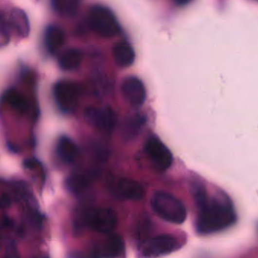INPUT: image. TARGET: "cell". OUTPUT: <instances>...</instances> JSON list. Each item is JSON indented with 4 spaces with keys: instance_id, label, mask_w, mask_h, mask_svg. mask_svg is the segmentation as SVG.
Instances as JSON below:
<instances>
[{
    "instance_id": "9a60e30c",
    "label": "cell",
    "mask_w": 258,
    "mask_h": 258,
    "mask_svg": "<svg viewBox=\"0 0 258 258\" xmlns=\"http://www.w3.org/2000/svg\"><path fill=\"white\" fill-rule=\"evenodd\" d=\"M83 61V53L77 49H70L64 52L58 59L60 67L65 71H73L80 66Z\"/></svg>"
},
{
    "instance_id": "7a4b0ae2",
    "label": "cell",
    "mask_w": 258,
    "mask_h": 258,
    "mask_svg": "<svg viewBox=\"0 0 258 258\" xmlns=\"http://www.w3.org/2000/svg\"><path fill=\"white\" fill-rule=\"evenodd\" d=\"M153 211L160 218L173 224H182L187 218V210L180 199L166 192H157L151 199Z\"/></svg>"
},
{
    "instance_id": "44dd1931",
    "label": "cell",
    "mask_w": 258,
    "mask_h": 258,
    "mask_svg": "<svg viewBox=\"0 0 258 258\" xmlns=\"http://www.w3.org/2000/svg\"><path fill=\"white\" fill-rule=\"evenodd\" d=\"M191 0H174V2L178 5H185V4L189 3Z\"/></svg>"
},
{
    "instance_id": "6da1fadb",
    "label": "cell",
    "mask_w": 258,
    "mask_h": 258,
    "mask_svg": "<svg viewBox=\"0 0 258 258\" xmlns=\"http://www.w3.org/2000/svg\"><path fill=\"white\" fill-rule=\"evenodd\" d=\"M195 199L198 207L196 228L199 233H218L236 222V211L228 198L209 195L203 187L197 186Z\"/></svg>"
},
{
    "instance_id": "ac0fdd59",
    "label": "cell",
    "mask_w": 258,
    "mask_h": 258,
    "mask_svg": "<svg viewBox=\"0 0 258 258\" xmlns=\"http://www.w3.org/2000/svg\"><path fill=\"white\" fill-rule=\"evenodd\" d=\"M90 178L85 174H74L67 180L68 189L74 193H80L85 190L90 185Z\"/></svg>"
},
{
    "instance_id": "4fadbf2b",
    "label": "cell",
    "mask_w": 258,
    "mask_h": 258,
    "mask_svg": "<svg viewBox=\"0 0 258 258\" xmlns=\"http://www.w3.org/2000/svg\"><path fill=\"white\" fill-rule=\"evenodd\" d=\"M113 55L117 65L121 68H128L134 62V50L128 43H117L113 50Z\"/></svg>"
},
{
    "instance_id": "2e32d148",
    "label": "cell",
    "mask_w": 258,
    "mask_h": 258,
    "mask_svg": "<svg viewBox=\"0 0 258 258\" xmlns=\"http://www.w3.org/2000/svg\"><path fill=\"white\" fill-rule=\"evenodd\" d=\"M4 101L18 112L24 113L28 109L27 99L16 90H8L4 95Z\"/></svg>"
},
{
    "instance_id": "5bb4252c",
    "label": "cell",
    "mask_w": 258,
    "mask_h": 258,
    "mask_svg": "<svg viewBox=\"0 0 258 258\" xmlns=\"http://www.w3.org/2000/svg\"><path fill=\"white\" fill-rule=\"evenodd\" d=\"M45 42L50 53H56L65 44V34L63 30L57 26L49 27L45 35Z\"/></svg>"
},
{
    "instance_id": "ba28073f",
    "label": "cell",
    "mask_w": 258,
    "mask_h": 258,
    "mask_svg": "<svg viewBox=\"0 0 258 258\" xmlns=\"http://www.w3.org/2000/svg\"><path fill=\"white\" fill-rule=\"evenodd\" d=\"M85 117L89 124L103 132L112 131L115 125V114L110 108H88Z\"/></svg>"
},
{
    "instance_id": "8fae6325",
    "label": "cell",
    "mask_w": 258,
    "mask_h": 258,
    "mask_svg": "<svg viewBox=\"0 0 258 258\" xmlns=\"http://www.w3.org/2000/svg\"><path fill=\"white\" fill-rule=\"evenodd\" d=\"M124 249V241L121 236L117 235H111L106 239V241L101 244L95 250V257L104 258H114L118 257L123 253Z\"/></svg>"
},
{
    "instance_id": "d6986e66",
    "label": "cell",
    "mask_w": 258,
    "mask_h": 258,
    "mask_svg": "<svg viewBox=\"0 0 258 258\" xmlns=\"http://www.w3.org/2000/svg\"><path fill=\"white\" fill-rule=\"evenodd\" d=\"M12 19L15 23V26L17 28L18 31L23 34H28L29 31V24L27 21V18H26L24 12H20L19 10L16 11L12 14Z\"/></svg>"
},
{
    "instance_id": "e0dca14e",
    "label": "cell",
    "mask_w": 258,
    "mask_h": 258,
    "mask_svg": "<svg viewBox=\"0 0 258 258\" xmlns=\"http://www.w3.org/2000/svg\"><path fill=\"white\" fill-rule=\"evenodd\" d=\"M80 3L81 0H53L55 10L65 16H74Z\"/></svg>"
},
{
    "instance_id": "9c48e42d",
    "label": "cell",
    "mask_w": 258,
    "mask_h": 258,
    "mask_svg": "<svg viewBox=\"0 0 258 258\" xmlns=\"http://www.w3.org/2000/svg\"><path fill=\"white\" fill-rule=\"evenodd\" d=\"M121 92L124 99L132 106H140L146 100L144 84L136 76H128L123 81Z\"/></svg>"
},
{
    "instance_id": "7c38bea8",
    "label": "cell",
    "mask_w": 258,
    "mask_h": 258,
    "mask_svg": "<svg viewBox=\"0 0 258 258\" xmlns=\"http://www.w3.org/2000/svg\"><path fill=\"white\" fill-rule=\"evenodd\" d=\"M56 151L60 159L66 164L74 163L78 156L77 146L68 136L60 138L57 144Z\"/></svg>"
},
{
    "instance_id": "5b68a950",
    "label": "cell",
    "mask_w": 258,
    "mask_h": 258,
    "mask_svg": "<svg viewBox=\"0 0 258 258\" xmlns=\"http://www.w3.org/2000/svg\"><path fill=\"white\" fill-rule=\"evenodd\" d=\"M54 95L59 109L63 112L72 113L78 106L80 89L74 82L63 80L55 87Z\"/></svg>"
},
{
    "instance_id": "ffe728a7",
    "label": "cell",
    "mask_w": 258,
    "mask_h": 258,
    "mask_svg": "<svg viewBox=\"0 0 258 258\" xmlns=\"http://www.w3.org/2000/svg\"><path fill=\"white\" fill-rule=\"evenodd\" d=\"M12 203V199L10 196L7 193H3L1 198V207L2 208H6V207H9Z\"/></svg>"
},
{
    "instance_id": "277c9868",
    "label": "cell",
    "mask_w": 258,
    "mask_h": 258,
    "mask_svg": "<svg viewBox=\"0 0 258 258\" xmlns=\"http://www.w3.org/2000/svg\"><path fill=\"white\" fill-rule=\"evenodd\" d=\"M83 221L85 226L93 231L109 234L117 226V213L108 207H92L86 211Z\"/></svg>"
},
{
    "instance_id": "30bf717a",
    "label": "cell",
    "mask_w": 258,
    "mask_h": 258,
    "mask_svg": "<svg viewBox=\"0 0 258 258\" xmlns=\"http://www.w3.org/2000/svg\"><path fill=\"white\" fill-rule=\"evenodd\" d=\"M112 190L115 195L128 200L139 201L143 199L144 189L139 183L130 179L121 178L115 180Z\"/></svg>"
},
{
    "instance_id": "3957f363",
    "label": "cell",
    "mask_w": 258,
    "mask_h": 258,
    "mask_svg": "<svg viewBox=\"0 0 258 258\" xmlns=\"http://www.w3.org/2000/svg\"><path fill=\"white\" fill-rule=\"evenodd\" d=\"M89 23L92 31L102 37H112L119 33V24L114 14L102 5H95L90 9Z\"/></svg>"
},
{
    "instance_id": "52a82bcc",
    "label": "cell",
    "mask_w": 258,
    "mask_h": 258,
    "mask_svg": "<svg viewBox=\"0 0 258 258\" xmlns=\"http://www.w3.org/2000/svg\"><path fill=\"white\" fill-rule=\"evenodd\" d=\"M178 239L171 235H160L145 243L143 247V255L145 257L164 256L176 252L180 248Z\"/></svg>"
},
{
    "instance_id": "8992f818",
    "label": "cell",
    "mask_w": 258,
    "mask_h": 258,
    "mask_svg": "<svg viewBox=\"0 0 258 258\" xmlns=\"http://www.w3.org/2000/svg\"><path fill=\"white\" fill-rule=\"evenodd\" d=\"M145 151L153 166L159 171L170 168L173 163L171 151L158 137L151 136L147 140Z\"/></svg>"
}]
</instances>
